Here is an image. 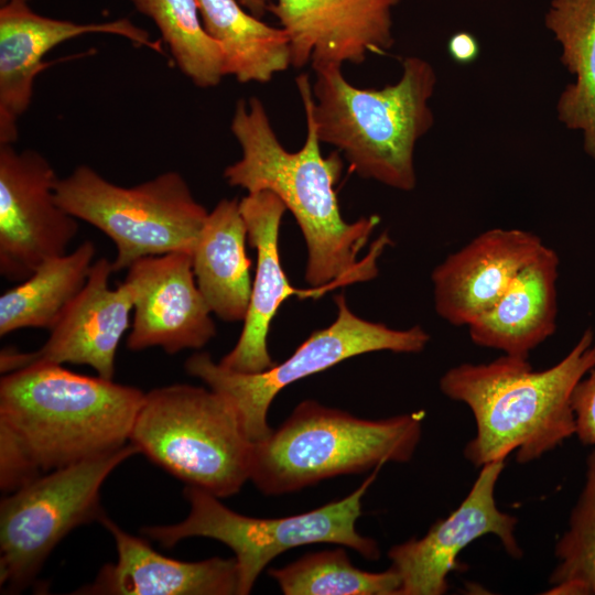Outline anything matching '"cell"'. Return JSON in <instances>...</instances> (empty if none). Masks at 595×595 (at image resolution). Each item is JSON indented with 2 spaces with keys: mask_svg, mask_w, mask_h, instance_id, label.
Returning a JSON list of instances; mask_svg holds the SVG:
<instances>
[{
  "mask_svg": "<svg viewBox=\"0 0 595 595\" xmlns=\"http://www.w3.org/2000/svg\"><path fill=\"white\" fill-rule=\"evenodd\" d=\"M55 194L67 213L112 240L113 272L145 257L192 253L208 215L175 171L123 187L82 164L66 177H58Z\"/></svg>",
  "mask_w": 595,
  "mask_h": 595,
  "instance_id": "obj_7",
  "label": "cell"
},
{
  "mask_svg": "<svg viewBox=\"0 0 595 595\" xmlns=\"http://www.w3.org/2000/svg\"><path fill=\"white\" fill-rule=\"evenodd\" d=\"M96 247L90 240L43 262L0 296V336L22 328L51 331L85 286Z\"/></svg>",
  "mask_w": 595,
  "mask_h": 595,
  "instance_id": "obj_24",
  "label": "cell"
},
{
  "mask_svg": "<svg viewBox=\"0 0 595 595\" xmlns=\"http://www.w3.org/2000/svg\"><path fill=\"white\" fill-rule=\"evenodd\" d=\"M335 303L337 316L331 325L313 332L288 359L264 371H231L215 363L208 353L188 357L185 370L232 402L247 436L257 443L272 432L268 411L286 386L354 356L381 350L418 354L430 342L429 333L420 325L396 329L364 320L347 306L344 294H338Z\"/></svg>",
  "mask_w": 595,
  "mask_h": 595,
  "instance_id": "obj_10",
  "label": "cell"
},
{
  "mask_svg": "<svg viewBox=\"0 0 595 595\" xmlns=\"http://www.w3.org/2000/svg\"><path fill=\"white\" fill-rule=\"evenodd\" d=\"M57 180L40 152L0 144V273L9 281L66 253L78 232V219L57 203Z\"/></svg>",
  "mask_w": 595,
  "mask_h": 595,
  "instance_id": "obj_11",
  "label": "cell"
},
{
  "mask_svg": "<svg viewBox=\"0 0 595 595\" xmlns=\"http://www.w3.org/2000/svg\"><path fill=\"white\" fill-rule=\"evenodd\" d=\"M543 247L538 235L519 228H491L477 235L432 271L437 315L451 325L468 326Z\"/></svg>",
  "mask_w": 595,
  "mask_h": 595,
  "instance_id": "obj_17",
  "label": "cell"
},
{
  "mask_svg": "<svg viewBox=\"0 0 595 595\" xmlns=\"http://www.w3.org/2000/svg\"><path fill=\"white\" fill-rule=\"evenodd\" d=\"M313 71V84L307 74L295 82L320 141L335 147L358 176L414 190V149L434 121L429 106L436 85L433 66L408 56L399 80L379 89L354 86L339 65Z\"/></svg>",
  "mask_w": 595,
  "mask_h": 595,
  "instance_id": "obj_4",
  "label": "cell"
},
{
  "mask_svg": "<svg viewBox=\"0 0 595 595\" xmlns=\"http://www.w3.org/2000/svg\"><path fill=\"white\" fill-rule=\"evenodd\" d=\"M89 33L120 35L138 46L163 53L160 41L128 19L75 23L40 15L25 0H10L0 9V144L18 139V120L28 110L34 79L46 67L43 57L56 45Z\"/></svg>",
  "mask_w": 595,
  "mask_h": 595,
  "instance_id": "obj_16",
  "label": "cell"
},
{
  "mask_svg": "<svg viewBox=\"0 0 595 595\" xmlns=\"http://www.w3.org/2000/svg\"><path fill=\"white\" fill-rule=\"evenodd\" d=\"M139 453L131 443L46 473L7 494L0 504V584L28 587L58 542L105 515L100 489L109 474Z\"/></svg>",
  "mask_w": 595,
  "mask_h": 595,
  "instance_id": "obj_9",
  "label": "cell"
},
{
  "mask_svg": "<svg viewBox=\"0 0 595 595\" xmlns=\"http://www.w3.org/2000/svg\"><path fill=\"white\" fill-rule=\"evenodd\" d=\"M268 573L285 595H399L401 587L394 570L357 569L343 548L305 554Z\"/></svg>",
  "mask_w": 595,
  "mask_h": 595,
  "instance_id": "obj_26",
  "label": "cell"
},
{
  "mask_svg": "<svg viewBox=\"0 0 595 595\" xmlns=\"http://www.w3.org/2000/svg\"><path fill=\"white\" fill-rule=\"evenodd\" d=\"M112 264L97 259L88 280L50 331L46 342L36 350L4 348L0 353V371L9 374L41 365L76 364L94 368L98 376L112 380L118 346L131 327L133 301L125 282L109 286Z\"/></svg>",
  "mask_w": 595,
  "mask_h": 595,
  "instance_id": "obj_14",
  "label": "cell"
},
{
  "mask_svg": "<svg viewBox=\"0 0 595 595\" xmlns=\"http://www.w3.org/2000/svg\"><path fill=\"white\" fill-rule=\"evenodd\" d=\"M504 467L505 461L482 466L467 496L450 516L437 520L422 538L391 547L388 558L401 581L399 595L444 594L450 573L459 567V553L487 534L498 538L510 556H522L515 534L518 518L501 511L495 498Z\"/></svg>",
  "mask_w": 595,
  "mask_h": 595,
  "instance_id": "obj_12",
  "label": "cell"
},
{
  "mask_svg": "<svg viewBox=\"0 0 595 595\" xmlns=\"http://www.w3.org/2000/svg\"><path fill=\"white\" fill-rule=\"evenodd\" d=\"M130 442L153 463L212 495H236L250 478L252 442L232 402L213 389L171 385L150 390Z\"/></svg>",
  "mask_w": 595,
  "mask_h": 595,
  "instance_id": "obj_6",
  "label": "cell"
},
{
  "mask_svg": "<svg viewBox=\"0 0 595 595\" xmlns=\"http://www.w3.org/2000/svg\"><path fill=\"white\" fill-rule=\"evenodd\" d=\"M144 392L41 365L0 380V486L33 479L130 442Z\"/></svg>",
  "mask_w": 595,
  "mask_h": 595,
  "instance_id": "obj_2",
  "label": "cell"
},
{
  "mask_svg": "<svg viewBox=\"0 0 595 595\" xmlns=\"http://www.w3.org/2000/svg\"><path fill=\"white\" fill-rule=\"evenodd\" d=\"M113 537L117 561L74 592L83 595H231L238 594L235 558L198 562L166 558L143 539L126 532L106 515L99 521Z\"/></svg>",
  "mask_w": 595,
  "mask_h": 595,
  "instance_id": "obj_18",
  "label": "cell"
},
{
  "mask_svg": "<svg viewBox=\"0 0 595 595\" xmlns=\"http://www.w3.org/2000/svg\"><path fill=\"white\" fill-rule=\"evenodd\" d=\"M2 4H4L6 2L10 1V0H0ZM26 1V0H25Z\"/></svg>",
  "mask_w": 595,
  "mask_h": 595,
  "instance_id": "obj_31",
  "label": "cell"
},
{
  "mask_svg": "<svg viewBox=\"0 0 595 595\" xmlns=\"http://www.w3.org/2000/svg\"><path fill=\"white\" fill-rule=\"evenodd\" d=\"M575 435L586 446H595V364L578 381L572 393Z\"/></svg>",
  "mask_w": 595,
  "mask_h": 595,
  "instance_id": "obj_28",
  "label": "cell"
},
{
  "mask_svg": "<svg viewBox=\"0 0 595 595\" xmlns=\"http://www.w3.org/2000/svg\"><path fill=\"white\" fill-rule=\"evenodd\" d=\"M554 555L548 594L595 595V448L586 456L584 484Z\"/></svg>",
  "mask_w": 595,
  "mask_h": 595,
  "instance_id": "obj_27",
  "label": "cell"
},
{
  "mask_svg": "<svg viewBox=\"0 0 595 595\" xmlns=\"http://www.w3.org/2000/svg\"><path fill=\"white\" fill-rule=\"evenodd\" d=\"M248 230L237 197L220 199L208 212L192 252L197 286L209 310L226 322L246 318L252 281Z\"/></svg>",
  "mask_w": 595,
  "mask_h": 595,
  "instance_id": "obj_21",
  "label": "cell"
},
{
  "mask_svg": "<svg viewBox=\"0 0 595 595\" xmlns=\"http://www.w3.org/2000/svg\"><path fill=\"white\" fill-rule=\"evenodd\" d=\"M153 20L178 69L201 88L224 77L223 51L203 25L197 0H132Z\"/></svg>",
  "mask_w": 595,
  "mask_h": 595,
  "instance_id": "obj_25",
  "label": "cell"
},
{
  "mask_svg": "<svg viewBox=\"0 0 595 595\" xmlns=\"http://www.w3.org/2000/svg\"><path fill=\"white\" fill-rule=\"evenodd\" d=\"M559 264L558 253L544 245L500 298L467 326L470 340L528 358L556 329Z\"/></svg>",
  "mask_w": 595,
  "mask_h": 595,
  "instance_id": "obj_20",
  "label": "cell"
},
{
  "mask_svg": "<svg viewBox=\"0 0 595 595\" xmlns=\"http://www.w3.org/2000/svg\"><path fill=\"white\" fill-rule=\"evenodd\" d=\"M203 25L223 51L224 76L239 83L270 82L291 65L286 32L247 12L237 0H197Z\"/></svg>",
  "mask_w": 595,
  "mask_h": 595,
  "instance_id": "obj_22",
  "label": "cell"
},
{
  "mask_svg": "<svg viewBox=\"0 0 595 595\" xmlns=\"http://www.w3.org/2000/svg\"><path fill=\"white\" fill-rule=\"evenodd\" d=\"M400 0H274L271 12L286 32L292 66L361 64L393 45Z\"/></svg>",
  "mask_w": 595,
  "mask_h": 595,
  "instance_id": "obj_15",
  "label": "cell"
},
{
  "mask_svg": "<svg viewBox=\"0 0 595 595\" xmlns=\"http://www.w3.org/2000/svg\"><path fill=\"white\" fill-rule=\"evenodd\" d=\"M479 47L476 39L467 32L454 34L448 42V52L458 63H469L478 54Z\"/></svg>",
  "mask_w": 595,
  "mask_h": 595,
  "instance_id": "obj_29",
  "label": "cell"
},
{
  "mask_svg": "<svg viewBox=\"0 0 595 595\" xmlns=\"http://www.w3.org/2000/svg\"><path fill=\"white\" fill-rule=\"evenodd\" d=\"M240 210L248 242L257 251V266L241 334L219 364L231 371L256 374L277 364L267 345L270 325L283 301L301 291L290 284L280 259L279 230L286 210L283 202L272 192L260 191L244 196Z\"/></svg>",
  "mask_w": 595,
  "mask_h": 595,
  "instance_id": "obj_19",
  "label": "cell"
},
{
  "mask_svg": "<svg viewBox=\"0 0 595 595\" xmlns=\"http://www.w3.org/2000/svg\"><path fill=\"white\" fill-rule=\"evenodd\" d=\"M127 270L123 282L133 301L128 349L161 347L173 355L201 349L215 337L213 313L197 286L192 253L145 257Z\"/></svg>",
  "mask_w": 595,
  "mask_h": 595,
  "instance_id": "obj_13",
  "label": "cell"
},
{
  "mask_svg": "<svg viewBox=\"0 0 595 595\" xmlns=\"http://www.w3.org/2000/svg\"><path fill=\"white\" fill-rule=\"evenodd\" d=\"M306 137L296 152L285 150L278 139L263 102L258 97L239 99L230 130L241 149V158L228 165L224 177L247 194H275L295 218L305 240V280L314 289H334L354 281H368L378 273L377 259L391 244L382 235L363 260L377 216L347 223L335 191L343 171L336 150L323 156L320 139L309 110L304 109Z\"/></svg>",
  "mask_w": 595,
  "mask_h": 595,
  "instance_id": "obj_1",
  "label": "cell"
},
{
  "mask_svg": "<svg viewBox=\"0 0 595 595\" xmlns=\"http://www.w3.org/2000/svg\"><path fill=\"white\" fill-rule=\"evenodd\" d=\"M545 25L562 47L563 64L576 76L559 98V119L583 131L584 149L595 159V0H552Z\"/></svg>",
  "mask_w": 595,
  "mask_h": 595,
  "instance_id": "obj_23",
  "label": "cell"
},
{
  "mask_svg": "<svg viewBox=\"0 0 595 595\" xmlns=\"http://www.w3.org/2000/svg\"><path fill=\"white\" fill-rule=\"evenodd\" d=\"M422 412L365 420L304 400L279 429L252 444L249 480L274 496L388 462H409L422 436Z\"/></svg>",
  "mask_w": 595,
  "mask_h": 595,
  "instance_id": "obj_5",
  "label": "cell"
},
{
  "mask_svg": "<svg viewBox=\"0 0 595 595\" xmlns=\"http://www.w3.org/2000/svg\"><path fill=\"white\" fill-rule=\"evenodd\" d=\"M374 473L350 495L314 510L283 518H253L224 506L218 497L186 485L184 497L190 513L170 526L145 527L141 532L164 548H173L186 538L202 537L229 547L239 572L238 595L249 594L263 569L286 550L311 543L348 547L368 560L380 555L378 543L356 530L361 515V499L375 480Z\"/></svg>",
  "mask_w": 595,
  "mask_h": 595,
  "instance_id": "obj_8",
  "label": "cell"
},
{
  "mask_svg": "<svg viewBox=\"0 0 595 595\" xmlns=\"http://www.w3.org/2000/svg\"><path fill=\"white\" fill-rule=\"evenodd\" d=\"M251 14L261 18L274 0H237Z\"/></svg>",
  "mask_w": 595,
  "mask_h": 595,
  "instance_id": "obj_30",
  "label": "cell"
},
{
  "mask_svg": "<svg viewBox=\"0 0 595 595\" xmlns=\"http://www.w3.org/2000/svg\"><path fill=\"white\" fill-rule=\"evenodd\" d=\"M595 364V339L587 328L555 365L536 370L528 358L502 354L483 364L463 363L440 379L448 399L466 404L476 433L464 447L475 467L515 453L527 464L575 435L572 393Z\"/></svg>",
  "mask_w": 595,
  "mask_h": 595,
  "instance_id": "obj_3",
  "label": "cell"
}]
</instances>
